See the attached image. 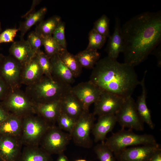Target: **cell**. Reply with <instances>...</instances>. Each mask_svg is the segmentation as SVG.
<instances>
[{"label":"cell","mask_w":161,"mask_h":161,"mask_svg":"<svg viewBox=\"0 0 161 161\" xmlns=\"http://www.w3.org/2000/svg\"><path fill=\"white\" fill-rule=\"evenodd\" d=\"M61 21V17L58 16H54L45 21H42L36 26L35 32L44 37L52 35L58 25Z\"/></svg>","instance_id":"obj_28"},{"label":"cell","mask_w":161,"mask_h":161,"mask_svg":"<svg viewBox=\"0 0 161 161\" xmlns=\"http://www.w3.org/2000/svg\"><path fill=\"white\" fill-rule=\"evenodd\" d=\"M71 91L81 102L84 110L87 111L98 99L103 90L89 80L72 87Z\"/></svg>","instance_id":"obj_13"},{"label":"cell","mask_w":161,"mask_h":161,"mask_svg":"<svg viewBox=\"0 0 161 161\" xmlns=\"http://www.w3.org/2000/svg\"><path fill=\"white\" fill-rule=\"evenodd\" d=\"M40 1H41L40 0H33V3L30 9L29 10V11L27 12L23 16H22V17H26L28 15L33 13V12H32V11L33 9H34V8H35L36 6L39 4Z\"/></svg>","instance_id":"obj_41"},{"label":"cell","mask_w":161,"mask_h":161,"mask_svg":"<svg viewBox=\"0 0 161 161\" xmlns=\"http://www.w3.org/2000/svg\"><path fill=\"white\" fill-rule=\"evenodd\" d=\"M124 61L134 67L145 61L161 41V12L136 15L121 27Z\"/></svg>","instance_id":"obj_1"},{"label":"cell","mask_w":161,"mask_h":161,"mask_svg":"<svg viewBox=\"0 0 161 161\" xmlns=\"http://www.w3.org/2000/svg\"><path fill=\"white\" fill-rule=\"evenodd\" d=\"M23 65L11 55L5 56L0 64V76L11 90L19 88Z\"/></svg>","instance_id":"obj_11"},{"label":"cell","mask_w":161,"mask_h":161,"mask_svg":"<svg viewBox=\"0 0 161 161\" xmlns=\"http://www.w3.org/2000/svg\"><path fill=\"white\" fill-rule=\"evenodd\" d=\"M149 161H161V150L157 152Z\"/></svg>","instance_id":"obj_42"},{"label":"cell","mask_w":161,"mask_h":161,"mask_svg":"<svg viewBox=\"0 0 161 161\" xmlns=\"http://www.w3.org/2000/svg\"><path fill=\"white\" fill-rule=\"evenodd\" d=\"M21 143L19 138L0 135V161H18Z\"/></svg>","instance_id":"obj_14"},{"label":"cell","mask_w":161,"mask_h":161,"mask_svg":"<svg viewBox=\"0 0 161 161\" xmlns=\"http://www.w3.org/2000/svg\"><path fill=\"white\" fill-rule=\"evenodd\" d=\"M0 104L10 114L22 118L35 113L34 103L19 88L10 90Z\"/></svg>","instance_id":"obj_6"},{"label":"cell","mask_w":161,"mask_h":161,"mask_svg":"<svg viewBox=\"0 0 161 161\" xmlns=\"http://www.w3.org/2000/svg\"><path fill=\"white\" fill-rule=\"evenodd\" d=\"M44 75L35 55L23 66L21 83L27 86L30 85L38 81Z\"/></svg>","instance_id":"obj_17"},{"label":"cell","mask_w":161,"mask_h":161,"mask_svg":"<svg viewBox=\"0 0 161 161\" xmlns=\"http://www.w3.org/2000/svg\"><path fill=\"white\" fill-rule=\"evenodd\" d=\"M10 55L23 66L35 55L27 41L24 39L14 42L9 50Z\"/></svg>","instance_id":"obj_19"},{"label":"cell","mask_w":161,"mask_h":161,"mask_svg":"<svg viewBox=\"0 0 161 161\" xmlns=\"http://www.w3.org/2000/svg\"><path fill=\"white\" fill-rule=\"evenodd\" d=\"M4 56L2 54L0 53V64L4 57Z\"/></svg>","instance_id":"obj_44"},{"label":"cell","mask_w":161,"mask_h":161,"mask_svg":"<svg viewBox=\"0 0 161 161\" xmlns=\"http://www.w3.org/2000/svg\"><path fill=\"white\" fill-rule=\"evenodd\" d=\"M65 24L62 21L54 31L52 36L62 49H66V42L65 37Z\"/></svg>","instance_id":"obj_35"},{"label":"cell","mask_w":161,"mask_h":161,"mask_svg":"<svg viewBox=\"0 0 161 161\" xmlns=\"http://www.w3.org/2000/svg\"><path fill=\"white\" fill-rule=\"evenodd\" d=\"M10 90L9 86L0 76V100L2 101L4 100Z\"/></svg>","instance_id":"obj_38"},{"label":"cell","mask_w":161,"mask_h":161,"mask_svg":"<svg viewBox=\"0 0 161 161\" xmlns=\"http://www.w3.org/2000/svg\"><path fill=\"white\" fill-rule=\"evenodd\" d=\"M89 80L102 90L125 98L131 96L140 83L134 67L108 56L96 63Z\"/></svg>","instance_id":"obj_2"},{"label":"cell","mask_w":161,"mask_h":161,"mask_svg":"<svg viewBox=\"0 0 161 161\" xmlns=\"http://www.w3.org/2000/svg\"><path fill=\"white\" fill-rule=\"evenodd\" d=\"M10 114L0 104V124L5 120Z\"/></svg>","instance_id":"obj_40"},{"label":"cell","mask_w":161,"mask_h":161,"mask_svg":"<svg viewBox=\"0 0 161 161\" xmlns=\"http://www.w3.org/2000/svg\"><path fill=\"white\" fill-rule=\"evenodd\" d=\"M71 138L70 134L57 128L50 127L42 138L43 149L50 154H60L65 150Z\"/></svg>","instance_id":"obj_10"},{"label":"cell","mask_w":161,"mask_h":161,"mask_svg":"<svg viewBox=\"0 0 161 161\" xmlns=\"http://www.w3.org/2000/svg\"><path fill=\"white\" fill-rule=\"evenodd\" d=\"M56 121L61 129L68 132L71 135L76 123L75 120L61 111Z\"/></svg>","instance_id":"obj_33"},{"label":"cell","mask_w":161,"mask_h":161,"mask_svg":"<svg viewBox=\"0 0 161 161\" xmlns=\"http://www.w3.org/2000/svg\"><path fill=\"white\" fill-rule=\"evenodd\" d=\"M57 161H68L66 156L63 153L59 154Z\"/></svg>","instance_id":"obj_43"},{"label":"cell","mask_w":161,"mask_h":161,"mask_svg":"<svg viewBox=\"0 0 161 161\" xmlns=\"http://www.w3.org/2000/svg\"><path fill=\"white\" fill-rule=\"evenodd\" d=\"M151 54L154 55L157 57V66L159 67L161 65V45H158L152 52Z\"/></svg>","instance_id":"obj_39"},{"label":"cell","mask_w":161,"mask_h":161,"mask_svg":"<svg viewBox=\"0 0 161 161\" xmlns=\"http://www.w3.org/2000/svg\"><path fill=\"white\" fill-rule=\"evenodd\" d=\"M27 40L35 54L41 50L43 46V37L35 31L30 33Z\"/></svg>","instance_id":"obj_36"},{"label":"cell","mask_w":161,"mask_h":161,"mask_svg":"<svg viewBox=\"0 0 161 161\" xmlns=\"http://www.w3.org/2000/svg\"><path fill=\"white\" fill-rule=\"evenodd\" d=\"M2 31V28L1 27V23L0 22V33H1V32Z\"/></svg>","instance_id":"obj_46"},{"label":"cell","mask_w":161,"mask_h":161,"mask_svg":"<svg viewBox=\"0 0 161 161\" xmlns=\"http://www.w3.org/2000/svg\"><path fill=\"white\" fill-rule=\"evenodd\" d=\"M34 103L35 113L38 116L47 121H57L61 111V99L46 103Z\"/></svg>","instance_id":"obj_18"},{"label":"cell","mask_w":161,"mask_h":161,"mask_svg":"<svg viewBox=\"0 0 161 161\" xmlns=\"http://www.w3.org/2000/svg\"><path fill=\"white\" fill-rule=\"evenodd\" d=\"M50 127L47 121L31 114L23 118L21 140L28 146H36Z\"/></svg>","instance_id":"obj_5"},{"label":"cell","mask_w":161,"mask_h":161,"mask_svg":"<svg viewBox=\"0 0 161 161\" xmlns=\"http://www.w3.org/2000/svg\"><path fill=\"white\" fill-rule=\"evenodd\" d=\"M121 28L120 20L117 17L115 19L113 33L109 37L106 49L108 57L114 59H117L119 54L123 50Z\"/></svg>","instance_id":"obj_15"},{"label":"cell","mask_w":161,"mask_h":161,"mask_svg":"<svg viewBox=\"0 0 161 161\" xmlns=\"http://www.w3.org/2000/svg\"><path fill=\"white\" fill-rule=\"evenodd\" d=\"M35 55L44 75L52 77V66L50 58L41 50Z\"/></svg>","instance_id":"obj_29"},{"label":"cell","mask_w":161,"mask_h":161,"mask_svg":"<svg viewBox=\"0 0 161 161\" xmlns=\"http://www.w3.org/2000/svg\"><path fill=\"white\" fill-rule=\"evenodd\" d=\"M161 150L157 143L129 147L114 154L117 161H149Z\"/></svg>","instance_id":"obj_9"},{"label":"cell","mask_w":161,"mask_h":161,"mask_svg":"<svg viewBox=\"0 0 161 161\" xmlns=\"http://www.w3.org/2000/svg\"><path fill=\"white\" fill-rule=\"evenodd\" d=\"M18 29L9 28L6 29L0 33V44L14 42V38Z\"/></svg>","instance_id":"obj_37"},{"label":"cell","mask_w":161,"mask_h":161,"mask_svg":"<svg viewBox=\"0 0 161 161\" xmlns=\"http://www.w3.org/2000/svg\"><path fill=\"white\" fill-rule=\"evenodd\" d=\"M18 161H52L50 154L35 146H28L21 154Z\"/></svg>","instance_id":"obj_24"},{"label":"cell","mask_w":161,"mask_h":161,"mask_svg":"<svg viewBox=\"0 0 161 161\" xmlns=\"http://www.w3.org/2000/svg\"><path fill=\"white\" fill-rule=\"evenodd\" d=\"M104 143L115 154L129 147L158 143L151 134H138L134 132L132 130L122 128L106 139Z\"/></svg>","instance_id":"obj_4"},{"label":"cell","mask_w":161,"mask_h":161,"mask_svg":"<svg viewBox=\"0 0 161 161\" xmlns=\"http://www.w3.org/2000/svg\"><path fill=\"white\" fill-rule=\"evenodd\" d=\"M95 116L89 111H84L76 120L71 136L78 145L85 148L91 146L90 133L94 124Z\"/></svg>","instance_id":"obj_8"},{"label":"cell","mask_w":161,"mask_h":161,"mask_svg":"<svg viewBox=\"0 0 161 161\" xmlns=\"http://www.w3.org/2000/svg\"><path fill=\"white\" fill-rule=\"evenodd\" d=\"M109 27V19L106 15L104 14L95 22L93 29L107 38L110 35Z\"/></svg>","instance_id":"obj_34"},{"label":"cell","mask_w":161,"mask_h":161,"mask_svg":"<svg viewBox=\"0 0 161 161\" xmlns=\"http://www.w3.org/2000/svg\"><path fill=\"white\" fill-rule=\"evenodd\" d=\"M70 85L53 76L44 75L35 83L28 86L25 93L34 103H46L61 100L71 91Z\"/></svg>","instance_id":"obj_3"},{"label":"cell","mask_w":161,"mask_h":161,"mask_svg":"<svg viewBox=\"0 0 161 161\" xmlns=\"http://www.w3.org/2000/svg\"><path fill=\"white\" fill-rule=\"evenodd\" d=\"M117 122L115 115H107L99 117L97 122L92 130L95 142H103L107 134L111 131Z\"/></svg>","instance_id":"obj_16"},{"label":"cell","mask_w":161,"mask_h":161,"mask_svg":"<svg viewBox=\"0 0 161 161\" xmlns=\"http://www.w3.org/2000/svg\"><path fill=\"white\" fill-rule=\"evenodd\" d=\"M125 98L103 91L99 98L94 103L93 114L98 117L115 115L121 107Z\"/></svg>","instance_id":"obj_12"},{"label":"cell","mask_w":161,"mask_h":161,"mask_svg":"<svg viewBox=\"0 0 161 161\" xmlns=\"http://www.w3.org/2000/svg\"><path fill=\"white\" fill-rule=\"evenodd\" d=\"M58 55L62 61L71 71L75 78L80 75L82 67L75 55L69 52L66 48L62 49Z\"/></svg>","instance_id":"obj_27"},{"label":"cell","mask_w":161,"mask_h":161,"mask_svg":"<svg viewBox=\"0 0 161 161\" xmlns=\"http://www.w3.org/2000/svg\"><path fill=\"white\" fill-rule=\"evenodd\" d=\"M47 11V8L43 7L25 17V19L21 23L18 28L21 32V39H24V35L32 26L43 21Z\"/></svg>","instance_id":"obj_25"},{"label":"cell","mask_w":161,"mask_h":161,"mask_svg":"<svg viewBox=\"0 0 161 161\" xmlns=\"http://www.w3.org/2000/svg\"><path fill=\"white\" fill-rule=\"evenodd\" d=\"M117 122L123 129L143 131L144 122L137 112L135 101L130 96L125 99L121 107L115 114Z\"/></svg>","instance_id":"obj_7"},{"label":"cell","mask_w":161,"mask_h":161,"mask_svg":"<svg viewBox=\"0 0 161 161\" xmlns=\"http://www.w3.org/2000/svg\"><path fill=\"white\" fill-rule=\"evenodd\" d=\"M94 149L100 161H116L113 152L105 145L104 142L97 144Z\"/></svg>","instance_id":"obj_32"},{"label":"cell","mask_w":161,"mask_h":161,"mask_svg":"<svg viewBox=\"0 0 161 161\" xmlns=\"http://www.w3.org/2000/svg\"><path fill=\"white\" fill-rule=\"evenodd\" d=\"M52 66V76L60 81L70 85L75 77L70 70L59 57L58 54L50 58Z\"/></svg>","instance_id":"obj_22"},{"label":"cell","mask_w":161,"mask_h":161,"mask_svg":"<svg viewBox=\"0 0 161 161\" xmlns=\"http://www.w3.org/2000/svg\"><path fill=\"white\" fill-rule=\"evenodd\" d=\"M75 161H87L84 159H78V160H76Z\"/></svg>","instance_id":"obj_45"},{"label":"cell","mask_w":161,"mask_h":161,"mask_svg":"<svg viewBox=\"0 0 161 161\" xmlns=\"http://www.w3.org/2000/svg\"><path fill=\"white\" fill-rule=\"evenodd\" d=\"M146 72L147 71H145L143 78L140 81V85L141 86L142 92L135 103L137 112L141 120L144 123H146L151 129H153L154 128V124L146 102L147 92L145 80Z\"/></svg>","instance_id":"obj_20"},{"label":"cell","mask_w":161,"mask_h":161,"mask_svg":"<svg viewBox=\"0 0 161 161\" xmlns=\"http://www.w3.org/2000/svg\"><path fill=\"white\" fill-rule=\"evenodd\" d=\"M89 44L86 49L97 50L101 49L105 44L106 38L101 35L93 29L89 34Z\"/></svg>","instance_id":"obj_30"},{"label":"cell","mask_w":161,"mask_h":161,"mask_svg":"<svg viewBox=\"0 0 161 161\" xmlns=\"http://www.w3.org/2000/svg\"><path fill=\"white\" fill-rule=\"evenodd\" d=\"M61 111L76 121L85 111L81 102L71 90L61 99Z\"/></svg>","instance_id":"obj_21"},{"label":"cell","mask_w":161,"mask_h":161,"mask_svg":"<svg viewBox=\"0 0 161 161\" xmlns=\"http://www.w3.org/2000/svg\"><path fill=\"white\" fill-rule=\"evenodd\" d=\"M75 56L82 68L91 69L93 68L99 61L100 54L97 50L86 49Z\"/></svg>","instance_id":"obj_26"},{"label":"cell","mask_w":161,"mask_h":161,"mask_svg":"<svg viewBox=\"0 0 161 161\" xmlns=\"http://www.w3.org/2000/svg\"><path fill=\"white\" fill-rule=\"evenodd\" d=\"M43 46L45 54L50 58L58 54L63 49L60 47L52 35L43 37Z\"/></svg>","instance_id":"obj_31"},{"label":"cell","mask_w":161,"mask_h":161,"mask_svg":"<svg viewBox=\"0 0 161 161\" xmlns=\"http://www.w3.org/2000/svg\"><path fill=\"white\" fill-rule=\"evenodd\" d=\"M23 118L10 114L0 124V135H5L20 138Z\"/></svg>","instance_id":"obj_23"}]
</instances>
